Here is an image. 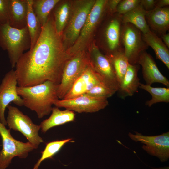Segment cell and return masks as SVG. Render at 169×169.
I'll return each instance as SVG.
<instances>
[{"mask_svg":"<svg viewBox=\"0 0 169 169\" xmlns=\"http://www.w3.org/2000/svg\"><path fill=\"white\" fill-rule=\"evenodd\" d=\"M7 108L8 111L6 120L9 129L20 132L28 142L38 146L43 142L38 134L40 125L33 123L29 117L23 114L18 108L10 105Z\"/></svg>","mask_w":169,"mask_h":169,"instance_id":"obj_6","label":"cell"},{"mask_svg":"<svg viewBox=\"0 0 169 169\" xmlns=\"http://www.w3.org/2000/svg\"><path fill=\"white\" fill-rule=\"evenodd\" d=\"M90 62V56L84 52L71 57L66 63L60 83L58 85L59 99H63L70 90L76 80Z\"/></svg>","mask_w":169,"mask_h":169,"instance_id":"obj_7","label":"cell"},{"mask_svg":"<svg viewBox=\"0 0 169 169\" xmlns=\"http://www.w3.org/2000/svg\"><path fill=\"white\" fill-rule=\"evenodd\" d=\"M58 85L47 81L30 87L17 86V91L22 99L23 105L35 111L40 119L50 114L52 105L59 100Z\"/></svg>","mask_w":169,"mask_h":169,"instance_id":"obj_2","label":"cell"},{"mask_svg":"<svg viewBox=\"0 0 169 169\" xmlns=\"http://www.w3.org/2000/svg\"><path fill=\"white\" fill-rule=\"evenodd\" d=\"M95 1L94 0L79 1L74 4L63 34L62 42L64 49L67 44L70 47L77 39Z\"/></svg>","mask_w":169,"mask_h":169,"instance_id":"obj_8","label":"cell"},{"mask_svg":"<svg viewBox=\"0 0 169 169\" xmlns=\"http://www.w3.org/2000/svg\"><path fill=\"white\" fill-rule=\"evenodd\" d=\"M121 0H108L107 9L112 13H116L117 6Z\"/></svg>","mask_w":169,"mask_h":169,"instance_id":"obj_33","label":"cell"},{"mask_svg":"<svg viewBox=\"0 0 169 169\" xmlns=\"http://www.w3.org/2000/svg\"><path fill=\"white\" fill-rule=\"evenodd\" d=\"M117 91V89L102 82L97 84L84 95L108 99L112 96Z\"/></svg>","mask_w":169,"mask_h":169,"instance_id":"obj_29","label":"cell"},{"mask_svg":"<svg viewBox=\"0 0 169 169\" xmlns=\"http://www.w3.org/2000/svg\"><path fill=\"white\" fill-rule=\"evenodd\" d=\"M102 82H105L95 71L90 62L63 99H71L84 95Z\"/></svg>","mask_w":169,"mask_h":169,"instance_id":"obj_14","label":"cell"},{"mask_svg":"<svg viewBox=\"0 0 169 169\" xmlns=\"http://www.w3.org/2000/svg\"><path fill=\"white\" fill-rule=\"evenodd\" d=\"M142 39L154 50L156 57L169 69V50L161 39L153 31L142 34Z\"/></svg>","mask_w":169,"mask_h":169,"instance_id":"obj_21","label":"cell"},{"mask_svg":"<svg viewBox=\"0 0 169 169\" xmlns=\"http://www.w3.org/2000/svg\"><path fill=\"white\" fill-rule=\"evenodd\" d=\"M27 26L30 38V49H31L34 47L40 37L42 26L33 11L32 6L33 0H27Z\"/></svg>","mask_w":169,"mask_h":169,"instance_id":"obj_24","label":"cell"},{"mask_svg":"<svg viewBox=\"0 0 169 169\" xmlns=\"http://www.w3.org/2000/svg\"><path fill=\"white\" fill-rule=\"evenodd\" d=\"M90 58L91 63L95 71L106 83L118 90L119 85L111 63L94 44L91 46Z\"/></svg>","mask_w":169,"mask_h":169,"instance_id":"obj_13","label":"cell"},{"mask_svg":"<svg viewBox=\"0 0 169 169\" xmlns=\"http://www.w3.org/2000/svg\"><path fill=\"white\" fill-rule=\"evenodd\" d=\"M9 0H0V24L9 23Z\"/></svg>","mask_w":169,"mask_h":169,"instance_id":"obj_31","label":"cell"},{"mask_svg":"<svg viewBox=\"0 0 169 169\" xmlns=\"http://www.w3.org/2000/svg\"><path fill=\"white\" fill-rule=\"evenodd\" d=\"M137 64L142 67L143 78L146 84L149 85L155 83H161L169 87V81L159 70L156 64L150 54L145 51L140 54Z\"/></svg>","mask_w":169,"mask_h":169,"instance_id":"obj_15","label":"cell"},{"mask_svg":"<svg viewBox=\"0 0 169 169\" xmlns=\"http://www.w3.org/2000/svg\"><path fill=\"white\" fill-rule=\"evenodd\" d=\"M28 11L27 0H9V25L18 29L25 28L27 26Z\"/></svg>","mask_w":169,"mask_h":169,"instance_id":"obj_19","label":"cell"},{"mask_svg":"<svg viewBox=\"0 0 169 169\" xmlns=\"http://www.w3.org/2000/svg\"><path fill=\"white\" fill-rule=\"evenodd\" d=\"M60 1L55 7L53 18L56 31L61 35L68 21L71 8L69 3L66 2L59 3Z\"/></svg>","mask_w":169,"mask_h":169,"instance_id":"obj_25","label":"cell"},{"mask_svg":"<svg viewBox=\"0 0 169 169\" xmlns=\"http://www.w3.org/2000/svg\"><path fill=\"white\" fill-rule=\"evenodd\" d=\"M121 40L124 54L129 64H137L140 54L148 47L142 39L141 31L131 23H123Z\"/></svg>","mask_w":169,"mask_h":169,"instance_id":"obj_9","label":"cell"},{"mask_svg":"<svg viewBox=\"0 0 169 169\" xmlns=\"http://www.w3.org/2000/svg\"><path fill=\"white\" fill-rule=\"evenodd\" d=\"M17 78L15 70L7 72L0 84V121L7 125L5 117V110L9 104L13 102L18 106L23 105V100L17 93Z\"/></svg>","mask_w":169,"mask_h":169,"instance_id":"obj_12","label":"cell"},{"mask_svg":"<svg viewBox=\"0 0 169 169\" xmlns=\"http://www.w3.org/2000/svg\"><path fill=\"white\" fill-rule=\"evenodd\" d=\"M146 11L140 4L132 11L121 15L123 23H131L139 29L142 34L146 33L151 30L146 20Z\"/></svg>","mask_w":169,"mask_h":169,"instance_id":"obj_22","label":"cell"},{"mask_svg":"<svg viewBox=\"0 0 169 169\" xmlns=\"http://www.w3.org/2000/svg\"><path fill=\"white\" fill-rule=\"evenodd\" d=\"M72 140V138H68L47 143L44 149L41 152V157L35 165L33 169H38L40 164L44 160L48 158H52L65 144L70 142Z\"/></svg>","mask_w":169,"mask_h":169,"instance_id":"obj_28","label":"cell"},{"mask_svg":"<svg viewBox=\"0 0 169 169\" xmlns=\"http://www.w3.org/2000/svg\"><path fill=\"white\" fill-rule=\"evenodd\" d=\"M141 0H121L117 6L116 13L123 15L132 11L140 3Z\"/></svg>","mask_w":169,"mask_h":169,"instance_id":"obj_30","label":"cell"},{"mask_svg":"<svg viewBox=\"0 0 169 169\" xmlns=\"http://www.w3.org/2000/svg\"><path fill=\"white\" fill-rule=\"evenodd\" d=\"M146 19L150 28L161 36L166 33L169 28V7L155 8L146 12Z\"/></svg>","mask_w":169,"mask_h":169,"instance_id":"obj_17","label":"cell"},{"mask_svg":"<svg viewBox=\"0 0 169 169\" xmlns=\"http://www.w3.org/2000/svg\"><path fill=\"white\" fill-rule=\"evenodd\" d=\"M134 134L129 132L128 136L136 142L143 144L142 148L147 153L158 158L161 162L166 161L169 158V132L152 136L142 135L135 132Z\"/></svg>","mask_w":169,"mask_h":169,"instance_id":"obj_10","label":"cell"},{"mask_svg":"<svg viewBox=\"0 0 169 169\" xmlns=\"http://www.w3.org/2000/svg\"><path fill=\"white\" fill-rule=\"evenodd\" d=\"M107 57L113 66L120 86L130 64L123 50Z\"/></svg>","mask_w":169,"mask_h":169,"instance_id":"obj_27","label":"cell"},{"mask_svg":"<svg viewBox=\"0 0 169 169\" xmlns=\"http://www.w3.org/2000/svg\"><path fill=\"white\" fill-rule=\"evenodd\" d=\"M123 24L121 15L116 13L115 17L110 19L106 25L104 36L106 47L110 53L107 56L123 50L121 40Z\"/></svg>","mask_w":169,"mask_h":169,"instance_id":"obj_16","label":"cell"},{"mask_svg":"<svg viewBox=\"0 0 169 169\" xmlns=\"http://www.w3.org/2000/svg\"><path fill=\"white\" fill-rule=\"evenodd\" d=\"M161 39L163 43L167 47L169 48V33H166L161 36Z\"/></svg>","mask_w":169,"mask_h":169,"instance_id":"obj_35","label":"cell"},{"mask_svg":"<svg viewBox=\"0 0 169 169\" xmlns=\"http://www.w3.org/2000/svg\"><path fill=\"white\" fill-rule=\"evenodd\" d=\"M169 0H158L156 4L155 8H162L168 6Z\"/></svg>","mask_w":169,"mask_h":169,"instance_id":"obj_34","label":"cell"},{"mask_svg":"<svg viewBox=\"0 0 169 169\" xmlns=\"http://www.w3.org/2000/svg\"><path fill=\"white\" fill-rule=\"evenodd\" d=\"M70 57L49 16L34 47L24 53L16 64L18 86L30 87L47 81L59 84L64 65Z\"/></svg>","mask_w":169,"mask_h":169,"instance_id":"obj_1","label":"cell"},{"mask_svg":"<svg viewBox=\"0 0 169 169\" xmlns=\"http://www.w3.org/2000/svg\"><path fill=\"white\" fill-rule=\"evenodd\" d=\"M10 130L0 121V135L2 143L0 151V169H6L14 157L26 158L29 152L38 147L28 141L24 143L16 140L11 134Z\"/></svg>","mask_w":169,"mask_h":169,"instance_id":"obj_4","label":"cell"},{"mask_svg":"<svg viewBox=\"0 0 169 169\" xmlns=\"http://www.w3.org/2000/svg\"><path fill=\"white\" fill-rule=\"evenodd\" d=\"M108 0H96L90 12L77 39L66 50L70 57L84 52L95 30L107 9Z\"/></svg>","mask_w":169,"mask_h":169,"instance_id":"obj_5","label":"cell"},{"mask_svg":"<svg viewBox=\"0 0 169 169\" xmlns=\"http://www.w3.org/2000/svg\"><path fill=\"white\" fill-rule=\"evenodd\" d=\"M109 105L107 99L83 95L69 99H59L55 106L78 113H94L103 109Z\"/></svg>","mask_w":169,"mask_h":169,"instance_id":"obj_11","label":"cell"},{"mask_svg":"<svg viewBox=\"0 0 169 169\" xmlns=\"http://www.w3.org/2000/svg\"><path fill=\"white\" fill-rule=\"evenodd\" d=\"M49 117L43 121L40 125L41 131L43 133L54 127L74 121L75 119V113L70 110H62L55 106L53 107Z\"/></svg>","mask_w":169,"mask_h":169,"instance_id":"obj_20","label":"cell"},{"mask_svg":"<svg viewBox=\"0 0 169 169\" xmlns=\"http://www.w3.org/2000/svg\"><path fill=\"white\" fill-rule=\"evenodd\" d=\"M31 40L27 26L21 29L11 27L9 23L0 24V47L7 51L11 67L16 64L24 52L30 49Z\"/></svg>","mask_w":169,"mask_h":169,"instance_id":"obj_3","label":"cell"},{"mask_svg":"<svg viewBox=\"0 0 169 169\" xmlns=\"http://www.w3.org/2000/svg\"><path fill=\"white\" fill-rule=\"evenodd\" d=\"M59 0H33V11L42 26L47 22L50 12Z\"/></svg>","mask_w":169,"mask_h":169,"instance_id":"obj_23","label":"cell"},{"mask_svg":"<svg viewBox=\"0 0 169 169\" xmlns=\"http://www.w3.org/2000/svg\"><path fill=\"white\" fill-rule=\"evenodd\" d=\"M157 0H141L140 4L146 12L151 11L155 8Z\"/></svg>","mask_w":169,"mask_h":169,"instance_id":"obj_32","label":"cell"},{"mask_svg":"<svg viewBox=\"0 0 169 169\" xmlns=\"http://www.w3.org/2000/svg\"><path fill=\"white\" fill-rule=\"evenodd\" d=\"M139 88L149 92L151 95L150 100L146 101L145 105L151 107L159 102H169V87H154L140 83Z\"/></svg>","mask_w":169,"mask_h":169,"instance_id":"obj_26","label":"cell"},{"mask_svg":"<svg viewBox=\"0 0 169 169\" xmlns=\"http://www.w3.org/2000/svg\"><path fill=\"white\" fill-rule=\"evenodd\" d=\"M139 66L138 64H129L117 91L119 97L122 99L132 96L138 91L140 83L138 76Z\"/></svg>","mask_w":169,"mask_h":169,"instance_id":"obj_18","label":"cell"}]
</instances>
